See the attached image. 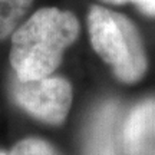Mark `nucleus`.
I'll use <instances>...</instances> for the list:
<instances>
[{"instance_id": "f257e3e1", "label": "nucleus", "mask_w": 155, "mask_h": 155, "mask_svg": "<svg viewBox=\"0 0 155 155\" xmlns=\"http://www.w3.org/2000/svg\"><path fill=\"white\" fill-rule=\"evenodd\" d=\"M79 32V22L69 10L43 7L35 12L12 33L9 61L15 76L22 81L50 76Z\"/></svg>"}, {"instance_id": "f03ea898", "label": "nucleus", "mask_w": 155, "mask_h": 155, "mask_svg": "<svg viewBox=\"0 0 155 155\" xmlns=\"http://www.w3.org/2000/svg\"><path fill=\"white\" fill-rule=\"evenodd\" d=\"M88 30L94 50L119 81L135 83L142 79L148 68L144 42L127 16L92 6L88 13Z\"/></svg>"}, {"instance_id": "7ed1b4c3", "label": "nucleus", "mask_w": 155, "mask_h": 155, "mask_svg": "<svg viewBox=\"0 0 155 155\" xmlns=\"http://www.w3.org/2000/svg\"><path fill=\"white\" fill-rule=\"evenodd\" d=\"M10 91L23 111L49 125H61L72 105V86L61 76L50 75L35 81H22L15 76Z\"/></svg>"}, {"instance_id": "20e7f679", "label": "nucleus", "mask_w": 155, "mask_h": 155, "mask_svg": "<svg viewBox=\"0 0 155 155\" xmlns=\"http://www.w3.org/2000/svg\"><path fill=\"white\" fill-rule=\"evenodd\" d=\"M121 105L108 101L89 121L83 141V155H125L122 147Z\"/></svg>"}, {"instance_id": "39448f33", "label": "nucleus", "mask_w": 155, "mask_h": 155, "mask_svg": "<svg viewBox=\"0 0 155 155\" xmlns=\"http://www.w3.org/2000/svg\"><path fill=\"white\" fill-rule=\"evenodd\" d=\"M125 155H155V98L141 101L124 118Z\"/></svg>"}, {"instance_id": "423d86ee", "label": "nucleus", "mask_w": 155, "mask_h": 155, "mask_svg": "<svg viewBox=\"0 0 155 155\" xmlns=\"http://www.w3.org/2000/svg\"><path fill=\"white\" fill-rule=\"evenodd\" d=\"M35 0H0V40L12 36Z\"/></svg>"}, {"instance_id": "0eeeda50", "label": "nucleus", "mask_w": 155, "mask_h": 155, "mask_svg": "<svg viewBox=\"0 0 155 155\" xmlns=\"http://www.w3.org/2000/svg\"><path fill=\"white\" fill-rule=\"evenodd\" d=\"M9 155H59L50 144L40 138H25L10 150Z\"/></svg>"}, {"instance_id": "6e6552de", "label": "nucleus", "mask_w": 155, "mask_h": 155, "mask_svg": "<svg viewBox=\"0 0 155 155\" xmlns=\"http://www.w3.org/2000/svg\"><path fill=\"white\" fill-rule=\"evenodd\" d=\"M114 5H125V3H134L142 10V13L148 16H155V0H104Z\"/></svg>"}, {"instance_id": "1a4fd4ad", "label": "nucleus", "mask_w": 155, "mask_h": 155, "mask_svg": "<svg viewBox=\"0 0 155 155\" xmlns=\"http://www.w3.org/2000/svg\"><path fill=\"white\" fill-rule=\"evenodd\" d=\"M0 155H6V154H5V152H2V151H0Z\"/></svg>"}]
</instances>
